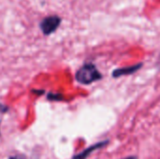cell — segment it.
I'll use <instances>...</instances> for the list:
<instances>
[{"instance_id": "6da1fadb", "label": "cell", "mask_w": 160, "mask_h": 159, "mask_svg": "<svg viewBox=\"0 0 160 159\" xmlns=\"http://www.w3.org/2000/svg\"><path fill=\"white\" fill-rule=\"evenodd\" d=\"M102 78V75L98 70L95 65L85 64L83 65L75 75V79L78 82L82 84H90L97 81H99Z\"/></svg>"}, {"instance_id": "7a4b0ae2", "label": "cell", "mask_w": 160, "mask_h": 159, "mask_svg": "<svg viewBox=\"0 0 160 159\" xmlns=\"http://www.w3.org/2000/svg\"><path fill=\"white\" fill-rule=\"evenodd\" d=\"M61 18L57 15L45 17L39 23V27L45 36H50L54 33L61 24Z\"/></svg>"}, {"instance_id": "3957f363", "label": "cell", "mask_w": 160, "mask_h": 159, "mask_svg": "<svg viewBox=\"0 0 160 159\" xmlns=\"http://www.w3.org/2000/svg\"><path fill=\"white\" fill-rule=\"evenodd\" d=\"M142 64H137L135 66H132V67H125V68H118V69H115L113 72H112V77L113 78H119L121 76H124V75H129V74H132L134 72H136L137 70H139L141 67H142Z\"/></svg>"}, {"instance_id": "277c9868", "label": "cell", "mask_w": 160, "mask_h": 159, "mask_svg": "<svg viewBox=\"0 0 160 159\" xmlns=\"http://www.w3.org/2000/svg\"><path fill=\"white\" fill-rule=\"evenodd\" d=\"M109 143V142L108 141H105V142H98V143H97V144H95V145H92L91 147H89V148H87L86 150H84L82 153H81V154H79L78 156H76V157H74V158L73 159H85L92 152H94V151H96V150H98V149H99V148H102L103 146H105V145H107Z\"/></svg>"}, {"instance_id": "5b68a950", "label": "cell", "mask_w": 160, "mask_h": 159, "mask_svg": "<svg viewBox=\"0 0 160 159\" xmlns=\"http://www.w3.org/2000/svg\"><path fill=\"white\" fill-rule=\"evenodd\" d=\"M47 99L50 101H62L64 100V97L60 93H49L47 95Z\"/></svg>"}, {"instance_id": "8992f818", "label": "cell", "mask_w": 160, "mask_h": 159, "mask_svg": "<svg viewBox=\"0 0 160 159\" xmlns=\"http://www.w3.org/2000/svg\"><path fill=\"white\" fill-rule=\"evenodd\" d=\"M8 107L0 103V112H8Z\"/></svg>"}, {"instance_id": "52a82bcc", "label": "cell", "mask_w": 160, "mask_h": 159, "mask_svg": "<svg viewBox=\"0 0 160 159\" xmlns=\"http://www.w3.org/2000/svg\"><path fill=\"white\" fill-rule=\"evenodd\" d=\"M32 92H33L34 94H37V95L40 96V95L44 94V92H45V91H43V90H32Z\"/></svg>"}, {"instance_id": "ba28073f", "label": "cell", "mask_w": 160, "mask_h": 159, "mask_svg": "<svg viewBox=\"0 0 160 159\" xmlns=\"http://www.w3.org/2000/svg\"><path fill=\"white\" fill-rule=\"evenodd\" d=\"M8 159H23V158H22V157H9Z\"/></svg>"}, {"instance_id": "9c48e42d", "label": "cell", "mask_w": 160, "mask_h": 159, "mask_svg": "<svg viewBox=\"0 0 160 159\" xmlns=\"http://www.w3.org/2000/svg\"><path fill=\"white\" fill-rule=\"evenodd\" d=\"M123 159H137V157H127V158Z\"/></svg>"}]
</instances>
